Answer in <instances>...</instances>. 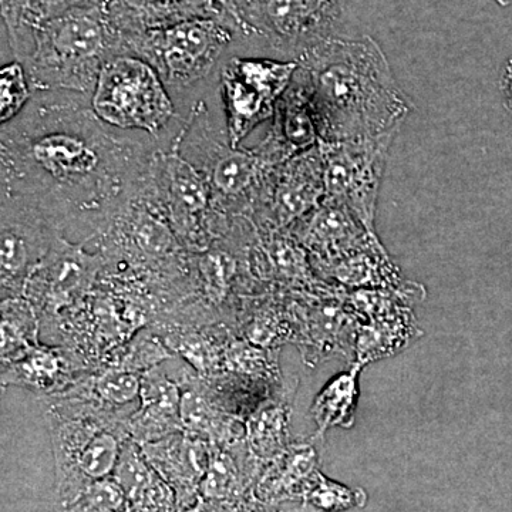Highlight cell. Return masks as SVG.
<instances>
[{"mask_svg":"<svg viewBox=\"0 0 512 512\" xmlns=\"http://www.w3.org/2000/svg\"><path fill=\"white\" fill-rule=\"evenodd\" d=\"M158 151L101 123L90 96L36 92L2 126V195L28 202L62 234L104 235L140 197Z\"/></svg>","mask_w":512,"mask_h":512,"instance_id":"6da1fadb","label":"cell"},{"mask_svg":"<svg viewBox=\"0 0 512 512\" xmlns=\"http://www.w3.org/2000/svg\"><path fill=\"white\" fill-rule=\"evenodd\" d=\"M296 62L311 93L320 141L399 131L414 109L373 37L333 36Z\"/></svg>","mask_w":512,"mask_h":512,"instance_id":"7a4b0ae2","label":"cell"},{"mask_svg":"<svg viewBox=\"0 0 512 512\" xmlns=\"http://www.w3.org/2000/svg\"><path fill=\"white\" fill-rule=\"evenodd\" d=\"M126 52L99 2L74 6L37 26L25 59L33 93L72 92L92 96L101 66Z\"/></svg>","mask_w":512,"mask_h":512,"instance_id":"3957f363","label":"cell"},{"mask_svg":"<svg viewBox=\"0 0 512 512\" xmlns=\"http://www.w3.org/2000/svg\"><path fill=\"white\" fill-rule=\"evenodd\" d=\"M238 35L220 19L194 18L126 37L124 49L147 60L188 120L198 101L220 89V70Z\"/></svg>","mask_w":512,"mask_h":512,"instance_id":"277c9868","label":"cell"},{"mask_svg":"<svg viewBox=\"0 0 512 512\" xmlns=\"http://www.w3.org/2000/svg\"><path fill=\"white\" fill-rule=\"evenodd\" d=\"M90 106L101 123L160 151L174 150L187 124L157 70L127 50L101 66Z\"/></svg>","mask_w":512,"mask_h":512,"instance_id":"5b68a950","label":"cell"},{"mask_svg":"<svg viewBox=\"0 0 512 512\" xmlns=\"http://www.w3.org/2000/svg\"><path fill=\"white\" fill-rule=\"evenodd\" d=\"M46 423L55 458L59 505L69 503L89 485L114 476L130 440L124 420L53 397L47 406Z\"/></svg>","mask_w":512,"mask_h":512,"instance_id":"8992f818","label":"cell"},{"mask_svg":"<svg viewBox=\"0 0 512 512\" xmlns=\"http://www.w3.org/2000/svg\"><path fill=\"white\" fill-rule=\"evenodd\" d=\"M141 197L163 211L185 247L207 248L218 234L224 215L215 208L210 184L178 151H158Z\"/></svg>","mask_w":512,"mask_h":512,"instance_id":"52a82bcc","label":"cell"},{"mask_svg":"<svg viewBox=\"0 0 512 512\" xmlns=\"http://www.w3.org/2000/svg\"><path fill=\"white\" fill-rule=\"evenodd\" d=\"M296 60L229 55L220 70V97L229 143L242 141L272 119L276 104L298 72Z\"/></svg>","mask_w":512,"mask_h":512,"instance_id":"ba28073f","label":"cell"},{"mask_svg":"<svg viewBox=\"0 0 512 512\" xmlns=\"http://www.w3.org/2000/svg\"><path fill=\"white\" fill-rule=\"evenodd\" d=\"M345 9L346 0H242L238 40L261 39L296 60L336 36Z\"/></svg>","mask_w":512,"mask_h":512,"instance_id":"9c48e42d","label":"cell"},{"mask_svg":"<svg viewBox=\"0 0 512 512\" xmlns=\"http://www.w3.org/2000/svg\"><path fill=\"white\" fill-rule=\"evenodd\" d=\"M397 133L319 141L325 168V200L345 204L373 232L384 168Z\"/></svg>","mask_w":512,"mask_h":512,"instance_id":"30bf717a","label":"cell"},{"mask_svg":"<svg viewBox=\"0 0 512 512\" xmlns=\"http://www.w3.org/2000/svg\"><path fill=\"white\" fill-rule=\"evenodd\" d=\"M0 293L3 299L25 296L33 271L62 235L43 212L18 198L2 195Z\"/></svg>","mask_w":512,"mask_h":512,"instance_id":"8fae6325","label":"cell"},{"mask_svg":"<svg viewBox=\"0 0 512 512\" xmlns=\"http://www.w3.org/2000/svg\"><path fill=\"white\" fill-rule=\"evenodd\" d=\"M296 316V345L309 366L343 357L353 363L360 320L345 301V289L289 292Z\"/></svg>","mask_w":512,"mask_h":512,"instance_id":"7c38bea8","label":"cell"},{"mask_svg":"<svg viewBox=\"0 0 512 512\" xmlns=\"http://www.w3.org/2000/svg\"><path fill=\"white\" fill-rule=\"evenodd\" d=\"M325 197V168L318 144L274 167L252 222L262 231H288Z\"/></svg>","mask_w":512,"mask_h":512,"instance_id":"4fadbf2b","label":"cell"},{"mask_svg":"<svg viewBox=\"0 0 512 512\" xmlns=\"http://www.w3.org/2000/svg\"><path fill=\"white\" fill-rule=\"evenodd\" d=\"M288 231L308 251L312 261H332L382 245L376 232L370 231L355 212L332 200H323Z\"/></svg>","mask_w":512,"mask_h":512,"instance_id":"5bb4252c","label":"cell"},{"mask_svg":"<svg viewBox=\"0 0 512 512\" xmlns=\"http://www.w3.org/2000/svg\"><path fill=\"white\" fill-rule=\"evenodd\" d=\"M154 470L173 488L178 512L200 503V485L207 473L214 444L188 431L141 446Z\"/></svg>","mask_w":512,"mask_h":512,"instance_id":"9a60e30c","label":"cell"},{"mask_svg":"<svg viewBox=\"0 0 512 512\" xmlns=\"http://www.w3.org/2000/svg\"><path fill=\"white\" fill-rule=\"evenodd\" d=\"M97 269V258L70 244L62 234L30 276L25 296L33 305L63 308L86 293Z\"/></svg>","mask_w":512,"mask_h":512,"instance_id":"2e32d148","label":"cell"},{"mask_svg":"<svg viewBox=\"0 0 512 512\" xmlns=\"http://www.w3.org/2000/svg\"><path fill=\"white\" fill-rule=\"evenodd\" d=\"M320 141L318 120L311 93L296 72L291 86L276 104L268 136L255 150L272 165H279L298 156Z\"/></svg>","mask_w":512,"mask_h":512,"instance_id":"e0dca14e","label":"cell"},{"mask_svg":"<svg viewBox=\"0 0 512 512\" xmlns=\"http://www.w3.org/2000/svg\"><path fill=\"white\" fill-rule=\"evenodd\" d=\"M124 426L140 446L183 431L180 383L160 367L141 373L140 403Z\"/></svg>","mask_w":512,"mask_h":512,"instance_id":"ac0fdd59","label":"cell"},{"mask_svg":"<svg viewBox=\"0 0 512 512\" xmlns=\"http://www.w3.org/2000/svg\"><path fill=\"white\" fill-rule=\"evenodd\" d=\"M323 437L292 441L278 457L269 461L256 481L254 493L265 503H302L303 495L320 471L316 441Z\"/></svg>","mask_w":512,"mask_h":512,"instance_id":"d6986e66","label":"cell"},{"mask_svg":"<svg viewBox=\"0 0 512 512\" xmlns=\"http://www.w3.org/2000/svg\"><path fill=\"white\" fill-rule=\"evenodd\" d=\"M99 5L123 40L184 20L210 16L204 0H99Z\"/></svg>","mask_w":512,"mask_h":512,"instance_id":"ffe728a7","label":"cell"},{"mask_svg":"<svg viewBox=\"0 0 512 512\" xmlns=\"http://www.w3.org/2000/svg\"><path fill=\"white\" fill-rule=\"evenodd\" d=\"M113 478L123 490L128 512H178L173 488L148 463L136 441H127Z\"/></svg>","mask_w":512,"mask_h":512,"instance_id":"44dd1931","label":"cell"},{"mask_svg":"<svg viewBox=\"0 0 512 512\" xmlns=\"http://www.w3.org/2000/svg\"><path fill=\"white\" fill-rule=\"evenodd\" d=\"M316 276L326 284L345 291L392 288L403 284L404 278L383 244L340 256L332 261H312Z\"/></svg>","mask_w":512,"mask_h":512,"instance_id":"7402d4cb","label":"cell"},{"mask_svg":"<svg viewBox=\"0 0 512 512\" xmlns=\"http://www.w3.org/2000/svg\"><path fill=\"white\" fill-rule=\"evenodd\" d=\"M79 369L72 353L39 343L15 359L2 363V384H15L32 392L53 396L76 382L74 376Z\"/></svg>","mask_w":512,"mask_h":512,"instance_id":"603a6c76","label":"cell"},{"mask_svg":"<svg viewBox=\"0 0 512 512\" xmlns=\"http://www.w3.org/2000/svg\"><path fill=\"white\" fill-rule=\"evenodd\" d=\"M264 466L249 450L248 443L234 447L214 446L210 466L202 478V500L238 504L251 491Z\"/></svg>","mask_w":512,"mask_h":512,"instance_id":"cb8c5ba5","label":"cell"},{"mask_svg":"<svg viewBox=\"0 0 512 512\" xmlns=\"http://www.w3.org/2000/svg\"><path fill=\"white\" fill-rule=\"evenodd\" d=\"M291 413V394L282 393L259 404L245 419L249 450L264 468L292 443Z\"/></svg>","mask_w":512,"mask_h":512,"instance_id":"d4e9b609","label":"cell"},{"mask_svg":"<svg viewBox=\"0 0 512 512\" xmlns=\"http://www.w3.org/2000/svg\"><path fill=\"white\" fill-rule=\"evenodd\" d=\"M362 372V366L352 363L349 370L333 377L313 400L311 414L319 437L335 427L352 429L359 404Z\"/></svg>","mask_w":512,"mask_h":512,"instance_id":"484cf974","label":"cell"},{"mask_svg":"<svg viewBox=\"0 0 512 512\" xmlns=\"http://www.w3.org/2000/svg\"><path fill=\"white\" fill-rule=\"evenodd\" d=\"M421 336L423 330L417 325L414 312L399 318L360 323L353 363L365 369L370 363L397 355Z\"/></svg>","mask_w":512,"mask_h":512,"instance_id":"4316f807","label":"cell"},{"mask_svg":"<svg viewBox=\"0 0 512 512\" xmlns=\"http://www.w3.org/2000/svg\"><path fill=\"white\" fill-rule=\"evenodd\" d=\"M427 291L423 285L404 279L392 288L356 289L346 291L345 301L360 322L399 318L413 313V306L424 301Z\"/></svg>","mask_w":512,"mask_h":512,"instance_id":"83f0119b","label":"cell"},{"mask_svg":"<svg viewBox=\"0 0 512 512\" xmlns=\"http://www.w3.org/2000/svg\"><path fill=\"white\" fill-rule=\"evenodd\" d=\"M39 320L35 305L26 296L2 301V363L39 345Z\"/></svg>","mask_w":512,"mask_h":512,"instance_id":"f1b7e54d","label":"cell"},{"mask_svg":"<svg viewBox=\"0 0 512 512\" xmlns=\"http://www.w3.org/2000/svg\"><path fill=\"white\" fill-rule=\"evenodd\" d=\"M47 18V0H2V19L15 60L22 62L37 26Z\"/></svg>","mask_w":512,"mask_h":512,"instance_id":"f546056e","label":"cell"},{"mask_svg":"<svg viewBox=\"0 0 512 512\" xmlns=\"http://www.w3.org/2000/svg\"><path fill=\"white\" fill-rule=\"evenodd\" d=\"M366 503L367 494L363 488H350L318 471L301 504L313 512H343L363 508Z\"/></svg>","mask_w":512,"mask_h":512,"instance_id":"4dcf8cb0","label":"cell"},{"mask_svg":"<svg viewBox=\"0 0 512 512\" xmlns=\"http://www.w3.org/2000/svg\"><path fill=\"white\" fill-rule=\"evenodd\" d=\"M32 97V84L25 66L19 60L3 63L0 70V124L3 126L16 119Z\"/></svg>","mask_w":512,"mask_h":512,"instance_id":"1f68e13d","label":"cell"},{"mask_svg":"<svg viewBox=\"0 0 512 512\" xmlns=\"http://www.w3.org/2000/svg\"><path fill=\"white\" fill-rule=\"evenodd\" d=\"M59 512H128L127 501L113 477L89 485L72 501L59 505Z\"/></svg>","mask_w":512,"mask_h":512,"instance_id":"d6a6232c","label":"cell"},{"mask_svg":"<svg viewBox=\"0 0 512 512\" xmlns=\"http://www.w3.org/2000/svg\"><path fill=\"white\" fill-rule=\"evenodd\" d=\"M204 3L208 15L231 26L237 32L239 39L242 0H204Z\"/></svg>","mask_w":512,"mask_h":512,"instance_id":"836d02e7","label":"cell"},{"mask_svg":"<svg viewBox=\"0 0 512 512\" xmlns=\"http://www.w3.org/2000/svg\"><path fill=\"white\" fill-rule=\"evenodd\" d=\"M235 512H281L279 511V505L265 503L261 498L256 497L254 491H251L237 505V510Z\"/></svg>","mask_w":512,"mask_h":512,"instance_id":"e575fe53","label":"cell"},{"mask_svg":"<svg viewBox=\"0 0 512 512\" xmlns=\"http://www.w3.org/2000/svg\"><path fill=\"white\" fill-rule=\"evenodd\" d=\"M501 94H503L504 106L512 114V59L505 63L500 80Z\"/></svg>","mask_w":512,"mask_h":512,"instance_id":"d590c367","label":"cell"},{"mask_svg":"<svg viewBox=\"0 0 512 512\" xmlns=\"http://www.w3.org/2000/svg\"><path fill=\"white\" fill-rule=\"evenodd\" d=\"M238 504L214 503V501H205L201 498L200 503L180 512H235Z\"/></svg>","mask_w":512,"mask_h":512,"instance_id":"8d00e7d4","label":"cell"},{"mask_svg":"<svg viewBox=\"0 0 512 512\" xmlns=\"http://www.w3.org/2000/svg\"><path fill=\"white\" fill-rule=\"evenodd\" d=\"M99 2V0H47V18L63 10L74 6L87 5V3Z\"/></svg>","mask_w":512,"mask_h":512,"instance_id":"74e56055","label":"cell"},{"mask_svg":"<svg viewBox=\"0 0 512 512\" xmlns=\"http://www.w3.org/2000/svg\"><path fill=\"white\" fill-rule=\"evenodd\" d=\"M497 2L500 3V5L507 6L512 3V0H497Z\"/></svg>","mask_w":512,"mask_h":512,"instance_id":"f35d334b","label":"cell"}]
</instances>
